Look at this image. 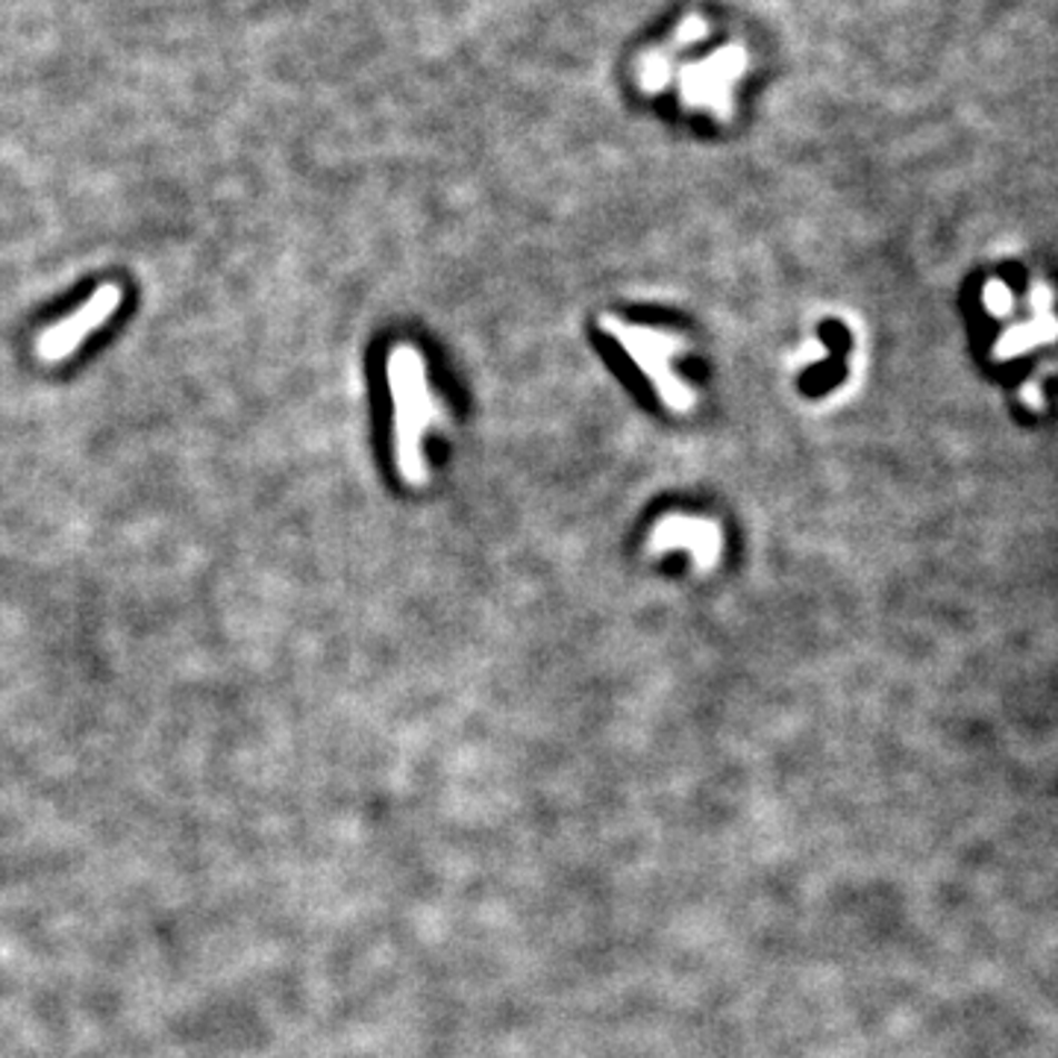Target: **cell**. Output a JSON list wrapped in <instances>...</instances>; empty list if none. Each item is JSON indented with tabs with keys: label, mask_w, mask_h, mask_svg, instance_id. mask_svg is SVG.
Wrapping results in <instances>:
<instances>
[{
	"label": "cell",
	"mask_w": 1058,
	"mask_h": 1058,
	"mask_svg": "<svg viewBox=\"0 0 1058 1058\" xmlns=\"http://www.w3.org/2000/svg\"><path fill=\"white\" fill-rule=\"evenodd\" d=\"M388 392L394 406V465L406 485H427L429 465L424 438L433 427H442V403L429 388L427 362L415 345H394L386 362Z\"/></svg>",
	"instance_id": "cell-1"
},
{
	"label": "cell",
	"mask_w": 1058,
	"mask_h": 1058,
	"mask_svg": "<svg viewBox=\"0 0 1058 1058\" xmlns=\"http://www.w3.org/2000/svg\"><path fill=\"white\" fill-rule=\"evenodd\" d=\"M650 553H671V550H685L694 558V567L700 574H709L723 550L721 526L712 517L698 515H668L662 517L647 538Z\"/></svg>",
	"instance_id": "cell-5"
},
{
	"label": "cell",
	"mask_w": 1058,
	"mask_h": 1058,
	"mask_svg": "<svg viewBox=\"0 0 1058 1058\" xmlns=\"http://www.w3.org/2000/svg\"><path fill=\"white\" fill-rule=\"evenodd\" d=\"M746 66L741 48H723L709 62H698L682 71V103L691 109H709L726 121L732 116V82Z\"/></svg>",
	"instance_id": "cell-4"
},
{
	"label": "cell",
	"mask_w": 1058,
	"mask_h": 1058,
	"mask_svg": "<svg viewBox=\"0 0 1058 1058\" xmlns=\"http://www.w3.org/2000/svg\"><path fill=\"white\" fill-rule=\"evenodd\" d=\"M123 304V288L118 283H103L100 288H95V295H89V300L71 313L68 318L57 320L53 327H48L45 333H39L36 338V353H39L41 362H48V365H59V362L71 359L80 345L91 333H98L103 324H107L112 315L121 309Z\"/></svg>",
	"instance_id": "cell-3"
},
{
	"label": "cell",
	"mask_w": 1058,
	"mask_h": 1058,
	"mask_svg": "<svg viewBox=\"0 0 1058 1058\" xmlns=\"http://www.w3.org/2000/svg\"><path fill=\"white\" fill-rule=\"evenodd\" d=\"M600 329L609 338H615L617 345L624 347L626 356L644 370V377L650 379V386L656 388V394L662 397L668 409L676 412V415H685V412L698 406L694 388L685 379L676 377V370H673V359L682 356V350L689 347L685 338L665 333V329L644 327V324H626V320L615 318V315H603Z\"/></svg>",
	"instance_id": "cell-2"
}]
</instances>
